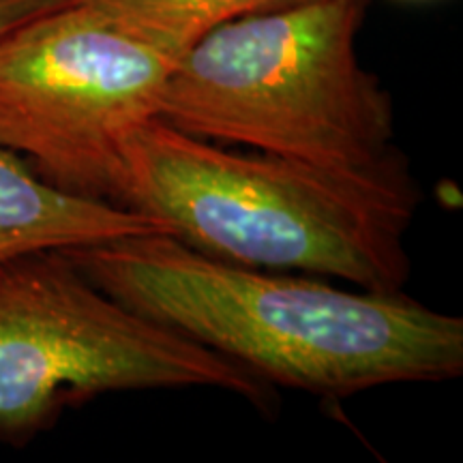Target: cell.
<instances>
[{"instance_id":"cell-1","label":"cell","mask_w":463,"mask_h":463,"mask_svg":"<svg viewBox=\"0 0 463 463\" xmlns=\"http://www.w3.org/2000/svg\"><path fill=\"white\" fill-rule=\"evenodd\" d=\"M120 303L264 382L344 397L463 373V320L397 294L347 292L206 256L172 234L61 249Z\"/></svg>"},{"instance_id":"cell-2","label":"cell","mask_w":463,"mask_h":463,"mask_svg":"<svg viewBox=\"0 0 463 463\" xmlns=\"http://www.w3.org/2000/svg\"><path fill=\"white\" fill-rule=\"evenodd\" d=\"M419 198L416 184L241 153L150 118L125 144L118 204L161 219L174 239L225 262L397 294L410 275L403 236Z\"/></svg>"},{"instance_id":"cell-3","label":"cell","mask_w":463,"mask_h":463,"mask_svg":"<svg viewBox=\"0 0 463 463\" xmlns=\"http://www.w3.org/2000/svg\"><path fill=\"white\" fill-rule=\"evenodd\" d=\"M364 5L307 0L217 26L172 67L157 118L358 181L414 184L389 92L358 62Z\"/></svg>"},{"instance_id":"cell-4","label":"cell","mask_w":463,"mask_h":463,"mask_svg":"<svg viewBox=\"0 0 463 463\" xmlns=\"http://www.w3.org/2000/svg\"><path fill=\"white\" fill-rule=\"evenodd\" d=\"M222 389L266 408L262 378L97 288L62 251L0 264V438L31 439L114 391Z\"/></svg>"},{"instance_id":"cell-5","label":"cell","mask_w":463,"mask_h":463,"mask_svg":"<svg viewBox=\"0 0 463 463\" xmlns=\"http://www.w3.org/2000/svg\"><path fill=\"white\" fill-rule=\"evenodd\" d=\"M174 67L75 0L0 34V146L43 181L118 204L123 150Z\"/></svg>"},{"instance_id":"cell-6","label":"cell","mask_w":463,"mask_h":463,"mask_svg":"<svg viewBox=\"0 0 463 463\" xmlns=\"http://www.w3.org/2000/svg\"><path fill=\"white\" fill-rule=\"evenodd\" d=\"M142 234H172V228L114 202L67 194L43 181L24 157L0 146V264L33 251Z\"/></svg>"},{"instance_id":"cell-7","label":"cell","mask_w":463,"mask_h":463,"mask_svg":"<svg viewBox=\"0 0 463 463\" xmlns=\"http://www.w3.org/2000/svg\"><path fill=\"white\" fill-rule=\"evenodd\" d=\"M123 31L176 65L202 37L239 17L307 0H82Z\"/></svg>"},{"instance_id":"cell-8","label":"cell","mask_w":463,"mask_h":463,"mask_svg":"<svg viewBox=\"0 0 463 463\" xmlns=\"http://www.w3.org/2000/svg\"><path fill=\"white\" fill-rule=\"evenodd\" d=\"M69 3H75V0H0V34L31 20L33 15L45 14V11Z\"/></svg>"}]
</instances>
